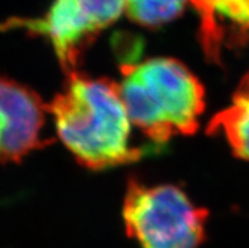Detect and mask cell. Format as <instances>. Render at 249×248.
Here are the masks:
<instances>
[{
    "instance_id": "obj_7",
    "label": "cell",
    "mask_w": 249,
    "mask_h": 248,
    "mask_svg": "<svg viewBox=\"0 0 249 248\" xmlns=\"http://www.w3.org/2000/svg\"><path fill=\"white\" fill-rule=\"evenodd\" d=\"M206 132L223 135L234 156L249 161V70L233 93L231 103L213 116Z\"/></svg>"
},
{
    "instance_id": "obj_3",
    "label": "cell",
    "mask_w": 249,
    "mask_h": 248,
    "mask_svg": "<svg viewBox=\"0 0 249 248\" xmlns=\"http://www.w3.org/2000/svg\"><path fill=\"white\" fill-rule=\"evenodd\" d=\"M208 217L205 208L194 204L177 186L128 181L124 226L142 248H197L205 239Z\"/></svg>"
},
{
    "instance_id": "obj_4",
    "label": "cell",
    "mask_w": 249,
    "mask_h": 248,
    "mask_svg": "<svg viewBox=\"0 0 249 248\" xmlns=\"http://www.w3.org/2000/svg\"><path fill=\"white\" fill-rule=\"evenodd\" d=\"M125 0H53L42 17H12L0 32L22 29L50 42L63 73L77 71L80 60L101 32L124 13Z\"/></svg>"
},
{
    "instance_id": "obj_8",
    "label": "cell",
    "mask_w": 249,
    "mask_h": 248,
    "mask_svg": "<svg viewBox=\"0 0 249 248\" xmlns=\"http://www.w3.org/2000/svg\"><path fill=\"white\" fill-rule=\"evenodd\" d=\"M190 0H125L126 17L145 28H160L180 17Z\"/></svg>"
},
{
    "instance_id": "obj_1",
    "label": "cell",
    "mask_w": 249,
    "mask_h": 248,
    "mask_svg": "<svg viewBox=\"0 0 249 248\" xmlns=\"http://www.w3.org/2000/svg\"><path fill=\"white\" fill-rule=\"evenodd\" d=\"M57 134L81 166L105 170L141 160L118 82L73 71L47 104Z\"/></svg>"
},
{
    "instance_id": "obj_6",
    "label": "cell",
    "mask_w": 249,
    "mask_h": 248,
    "mask_svg": "<svg viewBox=\"0 0 249 248\" xmlns=\"http://www.w3.org/2000/svg\"><path fill=\"white\" fill-rule=\"evenodd\" d=\"M199 18L200 47L209 63L223 65L225 51L249 44V0H190Z\"/></svg>"
},
{
    "instance_id": "obj_2",
    "label": "cell",
    "mask_w": 249,
    "mask_h": 248,
    "mask_svg": "<svg viewBox=\"0 0 249 248\" xmlns=\"http://www.w3.org/2000/svg\"><path fill=\"white\" fill-rule=\"evenodd\" d=\"M120 94L133 126L163 145L177 135H193L205 110V89L182 62L153 57L122 66Z\"/></svg>"
},
{
    "instance_id": "obj_5",
    "label": "cell",
    "mask_w": 249,
    "mask_h": 248,
    "mask_svg": "<svg viewBox=\"0 0 249 248\" xmlns=\"http://www.w3.org/2000/svg\"><path fill=\"white\" fill-rule=\"evenodd\" d=\"M47 113L36 91L0 76V164L19 162L50 143L43 138Z\"/></svg>"
}]
</instances>
